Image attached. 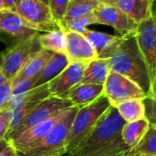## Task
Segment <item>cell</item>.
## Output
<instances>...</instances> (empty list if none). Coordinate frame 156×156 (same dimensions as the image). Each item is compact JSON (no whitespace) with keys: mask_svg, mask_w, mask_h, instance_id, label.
<instances>
[{"mask_svg":"<svg viewBox=\"0 0 156 156\" xmlns=\"http://www.w3.org/2000/svg\"><path fill=\"white\" fill-rule=\"evenodd\" d=\"M129 153L156 156V127L150 125L140 142L129 151Z\"/></svg>","mask_w":156,"mask_h":156,"instance_id":"obj_25","label":"cell"},{"mask_svg":"<svg viewBox=\"0 0 156 156\" xmlns=\"http://www.w3.org/2000/svg\"><path fill=\"white\" fill-rule=\"evenodd\" d=\"M99 2H101V3H107L108 0H98Z\"/></svg>","mask_w":156,"mask_h":156,"instance_id":"obj_40","label":"cell"},{"mask_svg":"<svg viewBox=\"0 0 156 156\" xmlns=\"http://www.w3.org/2000/svg\"><path fill=\"white\" fill-rule=\"evenodd\" d=\"M143 102L145 105L146 119L149 120L150 125L156 127V76Z\"/></svg>","mask_w":156,"mask_h":156,"instance_id":"obj_28","label":"cell"},{"mask_svg":"<svg viewBox=\"0 0 156 156\" xmlns=\"http://www.w3.org/2000/svg\"><path fill=\"white\" fill-rule=\"evenodd\" d=\"M154 1H156V0H154Z\"/></svg>","mask_w":156,"mask_h":156,"instance_id":"obj_43","label":"cell"},{"mask_svg":"<svg viewBox=\"0 0 156 156\" xmlns=\"http://www.w3.org/2000/svg\"><path fill=\"white\" fill-rule=\"evenodd\" d=\"M94 15L98 24L110 26L120 35L135 32L139 25L119 9L106 3H101L94 11Z\"/></svg>","mask_w":156,"mask_h":156,"instance_id":"obj_12","label":"cell"},{"mask_svg":"<svg viewBox=\"0 0 156 156\" xmlns=\"http://www.w3.org/2000/svg\"><path fill=\"white\" fill-rule=\"evenodd\" d=\"M20 0H4V5H5V9L14 11L17 5L20 3Z\"/></svg>","mask_w":156,"mask_h":156,"instance_id":"obj_33","label":"cell"},{"mask_svg":"<svg viewBox=\"0 0 156 156\" xmlns=\"http://www.w3.org/2000/svg\"><path fill=\"white\" fill-rule=\"evenodd\" d=\"M9 145V141L8 140H1V141H0V151H3L7 146Z\"/></svg>","mask_w":156,"mask_h":156,"instance_id":"obj_35","label":"cell"},{"mask_svg":"<svg viewBox=\"0 0 156 156\" xmlns=\"http://www.w3.org/2000/svg\"><path fill=\"white\" fill-rule=\"evenodd\" d=\"M126 156H148V155H142V154H135V153H128Z\"/></svg>","mask_w":156,"mask_h":156,"instance_id":"obj_38","label":"cell"},{"mask_svg":"<svg viewBox=\"0 0 156 156\" xmlns=\"http://www.w3.org/2000/svg\"><path fill=\"white\" fill-rule=\"evenodd\" d=\"M103 87V96L114 108L126 100L146 98V93L137 84L115 72L110 71Z\"/></svg>","mask_w":156,"mask_h":156,"instance_id":"obj_8","label":"cell"},{"mask_svg":"<svg viewBox=\"0 0 156 156\" xmlns=\"http://www.w3.org/2000/svg\"><path fill=\"white\" fill-rule=\"evenodd\" d=\"M65 55L70 61L87 64L98 59V54L90 42L80 33L65 31Z\"/></svg>","mask_w":156,"mask_h":156,"instance_id":"obj_13","label":"cell"},{"mask_svg":"<svg viewBox=\"0 0 156 156\" xmlns=\"http://www.w3.org/2000/svg\"><path fill=\"white\" fill-rule=\"evenodd\" d=\"M100 4L101 2H99L98 0H70L65 16L59 25L71 20L94 13Z\"/></svg>","mask_w":156,"mask_h":156,"instance_id":"obj_22","label":"cell"},{"mask_svg":"<svg viewBox=\"0 0 156 156\" xmlns=\"http://www.w3.org/2000/svg\"><path fill=\"white\" fill-rule=\"evenodd\" d=\"M39 43L43 50L53 53L65 54V36L61 30L39 34Z\"/></svg>","mask_w":156,"mask_h":156,"instance_id":"obj_24","label":"cell"},{"mask_svg":"<svg viewBox=\"0 0 156 156\" xmlns=\"http://www.w3.org/2000/svg\"><path fill=\"white\" fill-rule=\"evenodd\" d=\"M91 24H98L97 19H96V16L94 15V13L71 20L64 23H61L59 25V28L63 32L73 31V32L83 34L86 31V30L87 29V27Z\"/></svg>","mask_w":156,"mask_h":156,"instance_id":"obj_27","label":"cell"},{"mask_svg":"<svg viewBox=\"0 0 156 156\" xmlns=\"http://www.w3.org/2000/svg\"><path fill=\"white\" fill-rule=\"evenodd\" d=\"M7 79L5 78V76L3 75V73H1V70H0V85H2Z\"/></svg>","mask_w":156,"mask_h":156,"instance_id":"obj_36","label":"cell"},{"mask_svg":"<svg viewBox=\"0 0 156 156\" xmlns=\"http://www.w3.org/2000/svg\"><path fill=\"white\" fill-rule=\"evenodd\" d=\"M98 58L106 60L111 72L129 78L147 95L151 82L146 64L136 41L135 32L119 35L115 42L98 55Z\"/></svg>","mask_w":156,"mask_h":156,"instance_id":"obj_2","label":"cell"},{"mask_svg":"<svg viewBox=\"0 0 156 156\" xmlns=\"http://www.w3.org/2000/svg\"><path fill=\"white\" fill-rule=\"evenodd\" d=\"M1 64H2V55L0 53V68H1Z\"/></svg>","mask_w":156,"mask_h":156,"instance_id":"obj_39","label":"cell"},{"mask_svg":"<svg viewBox=\"0 0 156 156\" xmlns=\"http://www.w3.org/2000/svg\"><path fill=\"white\" fill-rule=\"evenodd\" d=\"M103 91L104 87L101 85L79 83L67 93L65 100L69 101L73 107L81 108L102 97Z\"/></svg>","mask_w":156,"mask_h":156,"instance_id":"obj_16","label":"cell"},{"mask_svg":"<svg viewBox=\"0 0 156 156\" xmlns=\"http://www.w3.org/2000/svg\"><path fill=\"white\" fill-rule=\"evenodd\" d=\"M119 114L125 122H132L146 118V110L143 100L129 99L116 107Z\"/></svg>","mask_w":156,"mask_h":156,"instance_id":"obj_23","label":"cell"},{"mask_svg":"<svg viewBox=\"0 0 156 156\" xmlns=\"http://www.w3.org/2000/svg\"><path fill=\"white\" fill-rule=\"evenodd\" d=\"M0 156H20V155L19 152L9 142V145L3 151H0Z\"/></svg>","mask_w":156,"mask_h":156,"instance_id":"obj_32","label":"cell"},{"mask_svg":"<svg viewBox=\"0 0 156 156\" xmlns=\"http://www.w3.org/2000/svg\"><path fill=\"white\" fill-rule=\"evenodd\" d=\"M110 107L108 98L102 96L93 103L78 108L66 138L65 150L67 154L75 151Z\"/></svg>","mask_w":156,"mask_h":156,"instance_id":"obj_3","label":"cell"},{"mask_svg":"<svg viewBox=\"0 0 156 156\" xmlns=\"http://www.w3.org/2000/svg\"><path fill=\"white\" fill-rule=\"evenodd\" d=\"M16 12L28 28L35 31H53L60 30L52 18L50 7L43 0H20Z\"/></svg>","mask_w":156,"mask_h":156,"instance_id":"obj_6","label":"cell"},{"mask_svg":"<svg viewBox=\"0 0 156 156\" xmlns=\"http://www.w3.org/2000/svg\"><path fill=\"white\" fill-rule=\"evenodd\" d=\"M53 52H51L46 50H40L38 52L34 53L23 65L21 70L12 80V84H15L25 78L37 77V75L42 71V69L49 62L52 57Z\"/></svg>","mask_w":156,"mask_h":156,"instance_id":"obj_18","label":"cell"},{"mask_svg":"<svg viewBox=\"0 0 156 156\" xmlns=\"http://www.w3.org/2000/svg\"><path fill=\"white\" fill-rule=\"evenodd\" d=\"M10 121L11 110L6 108L0 111V141L6 140L8 131L10 127Z\"/></svg>","mask_w":156,"mask_h":156,"instance_id":"obj_30","label":"cell"},{"mask_svg":"<svg viewBox=\"0 0 156 156\" xmlns=\"http://www.w3.org/2000/svg\"><path fill=\"white\" fill-rule=\"evenodd\" d=\"M78 108L72 107L65 110L61 119L51 129L44 139L33 149L19 153L20 156H62L66 154V138Z\"/></svg>","mask_w":156,"mask_h":156,"instance_id":"obj_4","label":"cell"},{"mask_svg":"<svg viewBox=\"0 0 156 156\" xmlns=\"http://www.w3.org/2000/svg\"><path fill=\"white\" fill-rule=\"evenodd\" d=\"M12 80H6L0 85V111L6 108L12 92Z\"/></svg>","mask_w":156,"mask_h":156,"instance_id":"obj_31","label":"cell"},{"mask_svg":"<svg viewBox=\"0 0 156 156\" xmlns=\"http://www.w3.org/2000/svg\"><path fill=\"white\" fill-rule=\"evenodd\" d=\"M110 73L108 63L104 59H96L86 65L81 83L103 86Z\"/></svg>","mask_w":156,"mask_h":156,"instance_id":"obj_20","label":"cell"},{"mask_svg":"<svg viewBox=\"0 0 156 156\" xmlns=\"http://www.w3.org/2000/svg\"><path fill=\"white\" fill-rule=\"evenodd\" d=\"M41 50L39 43V33L19 41L12 47L1 53V73L7 80H13L27 61L36 52Z\"/></svg>","mask_w":156,"mask_h":156,"instance_id":"obj_5","label":"cell"},{"mask_svg":"<svg viewBox=\"0 0 156 156\" xmlns=\"http://www.w3.org/2000/svg\"><path fill=\"white\" fill-rule=\"evenodd\" d=\"M135 38L151 85L156 76V25L152 16L139 23L135 30Z\"/></svg>","mask_w":156,"mask_h":156,"instance_id":"obj_9","label":"cell"},{"mask_svg":"<svg viewBox=\"0 0 156 156\" xmlns=\"http://www.w3.org/2000/svg\"><path fill=\"white\" fill-rule=\"evenodd\" d=\"M70 63V61L63 53H53L52 57L42 69V71L37 75L34 87L48 84L51 80L55 78L61 72H62L67 65Z\"/></svg>","mask_w":156,"mask_h":156,"instance_id":"obj_19","label":"cell"},{"mask_svg":"<svg viewBox=\"0 0 156 156\" xmlns=\"http://www.w3.org/2000/svg\"><path fill=\"white\" fill-rule=\"evenodd\" d=\"M62 156H72V155H71V154H67V153H66V154H63V155H62Z\"/></svg>","mask_w":156,"mask_h":156,"instance_id":"obj_42","label":"cell"},{"mask_svg":"<svg viewBox=\"0 0 156 156\" xmlns=\"http://www.w3.org/2000/svg\"><path fill=\"white\" fill-rule=\"evenodd\" d=\"M126 122L114 107H110L72 156H126L130 149L122 139Z\"/></svg>","mask_w":156,"mask_h":156,"instance_id":"obj_1","label":"cell"},{"mask_svg":"<svg viewBox=\"0 0 156 156\" xmlns=\"http://www.w3.org/2000/svg\"><path fill=\"white\" fill-rule=\"evenodd\" d=\"M5 9V5H4V0H0V11Z\"/></svg>","mask_w":156,"mask_h":156,"instance_id":"obj_37","label":"cell"},{"mask_svg":"<svg viewBox=\"0 0 156 156\" xmlns=\"http://www.w3.org/2000/svg\"><path fill=\"white\" fill-rule=\"evenodd\" d=\"M86 65L76 62H70L62 72L48 83L50 97L65 99L67 93L81 83Z\"/></svg>","mask_w":156,"mask_h":156,"instance_id":"obj_10","label":"cell"},{"mask_svg":"<svg viewBox=\"0 0 156 156\" xmlns=\"http://www.w3.org/2000/svg\"><path fill=\"white\" fill-rule=\"evenodd\" d=\"M72 107V104L65 99L49 97L48 98L41 102L22 120L19 127L10 135L8 136L7 140L11 141L12 140L16 139L30 128L58 116L59 114L62 113L63 111L67 110Z\"/></svg>","mask_w":156,"mask_h":156,"instance_id":"obj_7","label":"cell"},{"mask_svg":"<svg viewBox=\"0 0 156 156\" xmlns=\"http://www.w3.org/2000/svg\"><path fill=\"white\" fill-rule=\"evenodd\" d=\"M62 113L30 128V129L26 130L19 137L9 142L19 153L26 152L35 148L44 139V137L51 130V129L56 124V122L61 119Z\"/></svg>","mask_w":156,"mask_h":156,"instance_id":"obj_14","label":"cell"},{"mask_svg":"<svg viewBox=\"0 0 156 156\" xmlns=\"http://www.w3.org/2000/svg\"><path fill=\"white\" fill-rule=\"evenodd\" d=\"M70 0H49V7L53 20L59 25L63 20Z\"/></svg>","mask_w":156,"mask_h":156,"instance_id":"obj_29","label":"cell"},{"mask_svg":"<svg viewBox=\"0 0 156 156\" xmlns=\"http://www.w3.org/2000/svg\"><path fill=\"white\" fill-rule=\"evenodd\" d=\"M152 18L156 25V1H153V4H152Z\"/></svg>","mask_w":156,"mask_h":156,"instance_id":"obj_34","label":"cell"},{"mask_svg":"<svg viewBox=\"0 0 156 156\" xmlns=\"http://www.w3.org/2000/svg\"><path fill=\"white\" fill-rule=\"evenodd\" d=\"M50 97L48 84L37 87L30 90L23 98L11 110V121L10 127L8 131L6 140L22 122V120L44 99Z\"/></svg>","mask_w":156,"mask_h":156,"instance_id":"obj_11","label":"cell"},{"mask_svg":"<svg viewBox=\"0 0 156 156\" xmlns=\"http://www.w3.org/2000/svg\"><path fill=\"white\" fill-rule=\"evenodd\" d=\"M149 127L150 122L146 118L132 122H126L124 124L121 135L123 140L130 150L140 142V140L149 129Z\"/></svg>","mask_w":156,"mask_h":156,"instance_id":"obj_21","label":"cell"},{"mask_svg":"<svg viewBox=\"0 0 156 156\" xmlns=\"http://www.w3.org/2000/svg\"><path fill=\"white\" fill-rule=\"evenodd\" d=\"M43 1H44L46 4H49V0H43Z\"/></svg>","mask_w":156,"mask_h":156,"instance_id":"obj_41","label":"cell"},{"mask_svg":"<svg viewBox=\"0 0 156 156\" xmlns=\"http://www.w3.org/2000/svg\"><path fill=\"white\" fill-rule=\"evenodd\" d=\"M153 1L154 0H108L106 4L117 8L139 24L152 16Z\"/></svg>","mask_w":156,"mask_h":156,"instance_id":"obj_15","label":"cell"},{"mask_svg":"<svg viewBox=\"0 0 156 156\" xmlns=\"http://www.w3.org/2000/svg\"><path fill=\"white\" fill-rule=\"evenodd\" d=\"M82 35H84L86 39L90 42V44L97 51L98 55L101 53L104 50H106L108 47H109L119 38V36L116 35H110L88 29H87Z\"/></svg>","mask_w":156,"mask_h":156,"instance_id":"obj_26","label":"cell"},{"mask_svg":"<svg viewBox=\"0 0 156 156\" xmlns=\"http://www.w3.org/2000/svg\"><path fill=\"white\" fill-rule=\"evenodd\" d=\"M0 30L17 38L19 41L38 33V31L28 28L16 12L8 9L0 11Z\"/></svg>","mask_w":156,"mask_h":156,"instance_id":"obj_17","label":"cell"}]
</instances>
